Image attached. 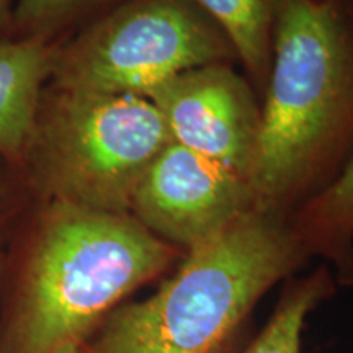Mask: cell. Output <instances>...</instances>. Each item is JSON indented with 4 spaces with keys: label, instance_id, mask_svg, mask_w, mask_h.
<instances>
[{
    "label": "cell",
    "instance_id": "15",
    "mask_svg": "<svg viewBox=\"0 0 353 353\" xmlns=\"http://www.w3.org/2000/svg\"><path fill=\"white\" fill-rule=\"evenodd\" d=\"M0 275H2V257H0Z\"/></svg>",
    "mask_w": 353,
    "mask_h": 353
},
{
    "label": "cell",
    "instance_id": "14",
    "mask_svg": "<svg viewBox=\"0 0 353 353\" xmlns=\"http://www.w3.org/2000/svg\"><path fill=\"white\" fill-rule=\"evenodd\" d=\"M54 353H88V350L85 343H74V345L59 348V350H56Z\"/></svg>",
    "mask_w": 353,
    "mask_h": 353
},
{
    "label": "cell",
    "instance_id": "1",
    "mask_svg": "<svg viewBox=\"0 0 353 353\" xmlns=\"http://www.w3.org/2000/svg\"><path fill=\"white\" fill-rule=\"evenodd\" d=\"M353 151V0H283L272 43L254 210L290 219Z\"/></svg>",
    "mask_w": 353,
    "mask_h": 353
},
{
    "label": "cell",
    "instance_id": "6",
    "mask_svg": "<svg viewBox=\"0 0 353 353\" xmlns=\"http://www.w3.org/2000/svg\"><path fill=\"white\" fill-rule=\"evenodd\" d=\"M250 210L249 180L170 141L141 179L130 214L159 239L187 252Z\"/></svg>",
    "mask_w": 353,
    "mask_h": 353
},
{
    "label": "cell",
    "instance_id": "11",
    "mask_svg": "<svg viewBox=\"0 0 353 353\" xmlns=\"http://www.w3.org/2000/svg\"><path fill=\"white\" fill-rule=\"evenodd\" d=\"M337 290L334 273L327 265L306 276L285 281L270 319L241 353H301L306 321Z\"/></svg>",
    "mask_w": 353,
    "mask_h": 353
},
{
    "label": "cell",
    "instance_id": "7",
    "mask_svg": "<svg viewBox=\"0 0 353 353\" xmlns=\"http://www.w3.org/2000/svg\"><path fill=\"white\" fill-rule=\"evenodd\" d=\"M148 100L164 118L174 143L250 180L262 107L249 79L231 64L183 70L154 88Z\"/></svg>",
    "mask_w": 353,
    "mask_h": 353
},
{
    "label": "cell",
    "instance_id": "2",
    "mask_svg": "<svg viewBox=\"0 0 353 353\" xmlns=\"http://www.w3.org/2000/svg\"><path fill=\"white\" fill-rule=\"evenodd\" d=\"M183 254L130 213L44 203L0 334V353H54L85 343L110 312Z\"/></svg>",
    "mask_w": 353,
    "mask_h": 353
},
{
    "label": "cell",
    "instance_id": "5",
    "mask_svg": "<svg viewBox=\"0 0 353 353\" xmlns=\"http://www.w3.org/2000/svg\"><path fill=\"white\" fill-rule=\"evenodd\" d=\"M237 61L223 30L192 0H121L57 48L52 85L148 95L183 70Z\"/></svg>",
    "mask_w": 353,
    "mask_h": 353
},
{
    "label": "cell",
    "instance_id": "12",
    "mask_svg": "<svg viewBox=\"0 0 353 353\" xmlns=\"http://www.w3.org/2000/svg\"><path fill=\"white\" fill-rule=\"evenodd\" d=\"M121 0H17L10 30L13 38H43L87 25Z\"/></svg>",
    "mask_w": 353,
    "mask_h": 353
},
{
    "label": "cell",
    "instance_id": "3",
    "mask_svg": "<svg viewBox=\"0 0 353 353\" xmlns=\"http://www.w3.org/2000/svg\"><path fill=\"white\" fill-rule=\"evenodd\" d=\"M306 260L288 219L247 211L188 249L156 293L110 312L87 350L234 353L260 299Z\"/></svg>",
    "mask_w": 353,
    "mask_h": 353
},
{
    "label": "cell",
    "instance_id": "9",
    "mask_svg": "<svg viewBox=\"0 0 353 353\" xmlns=\"http://www.w3.org/2000/svg\"><path fill=\"white\" fill-rule=\"evenodd\" d=\"M309 259L324 260L337 286H353V151L330 182L288 219Z\"/></svg>",
    "mask_w": 353,
    "mask_h": 353
},
{
    "label": "cell",
    "instance_id": "13",
    "mask_svg": "<svg viewBox=\"0 0 353 353\" xmlns=\"http://www.w3.org/2000/svg\"><path fill=\"white\" fill-rule=\"evenodd\" d=\"M13 0H0V32L10 28L13 15Z\"/></svg>",
    "mask_w": 353,
    "mask_h": 353
},
{
    "label": "cell",
    "instance_id": "8",
    "mask_svg": "<svg viewBox=\"0 0 353 353\" xmlns=\"http://www.w3.org/2000/svg\"><path fill=\"white\" fill-rule=\"evenodd\" d=\"M56 50L43 38L0 41V154L8 161H25Z\"/></svg>",
    "mask_w": 353,
    "mask_h": 353
},
{
    "label": "cell",
    "instance_id": "4",
    "mask_svg": "<svg viewBox=\"0 0 353 353\" xmlns=\"http://www.w3.org/2000/svg\"><path fill=\"white\" fill-rule=\"evenodd\" d=\"M170 141L148 99L51 85L25 161L44 203L130 213L141 179Z\"/></svg>",
    "mask_w": 353,
    "mask_h": 353
},
{
    "label": "cell",
    "instance_id": "10",
    "mask_svg": "<svg viewBox=\"0 0 353 353\" xmlns=\"http://www.w3.org/2000/svg\"><path fill=\"white\" fill-rule=\"evenodd\" d=\"M223 30L254 88L265 92L275 21L283 0H192Z\"/></svg>",
    "mask_w": 353,
    "mask_h": 353
}]
</instances>
